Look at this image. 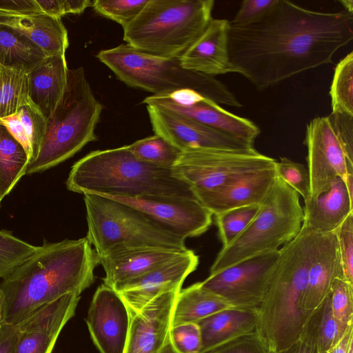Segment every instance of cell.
<instances>
[{
	"label": "cell",
	"mask_w": 353,
	"mask_h": 353,
	"mask_svg": "<svg viewBox=\"0 0 353 353\" xmlns=\"http://www.w3.org/2000/svg\"><path fill=\"white\" fill-rule=\"evenodd\" d=\"M353 39V14L321 12L278 0L259 20L228 30L234 72L262 90L332 62Z\"/></svg>",
	"instance_id": "1"
},
{
	"label": "cell",
	"mask_w": 353,
	"mask_h": 353,
	"mask_svg": "<svg viewBox=\"0 0 353 353\" xmlns=\"http://www.w3.org/2000/svg\"><path fill=\"white\" fill-rule=\"evenodd\" d=\"M99 256L86 239L46 242L0 284L1 322L17 326L41 305L81 293L94 280Z\"/></svg>",
	"instance_id": "2"
},
{
	"label": "cell",
	"mask_w": 353,
	"mask_h": 353,
	"mask_svg": "<svg viewBox=\"0 0 353 353\" xmlns=\"http://www.w3.org/2000/svg\"><path fill=\"white\" fill-rule=\"evenodd\" d=\"M321 234L303 223L296 236L279 249L274 274L257 309L256 332L270 350L285 349L299 339L310 314L301 301Z\"/></svg>",
	"instance_id": "3"
},
{
	"label": "cell",
	"mask_w": 353,
	"mask_h": 353,
	"mask_svg": "<svg viewBox=\"0 0 353 353\" xmlns=\"http://www.w3.org/2000/svg\"><path fill=\"white\" fill-rule=\"evenodd\" d=\"M66 186L74 192L107 197H194L172 168L144 162L127 145L95 150L84 156L72 166Z\"/></svg>",
	"instance_id": "4"
},
{
	"label": "cell",
	"mask_w": 353,
	"mask_h": 353,
	"mask_svg": "<svg viewBox=\"0 0 353 353\" xmlns=\"http://www.w3.org/2000/svg\"><path fill=\"white\" fill-rule=\"evenodd\" d=\"M96 57L128 86L152 95L193 90L219 105L243 106L224 83L214 77L183 68L179 57L148 54L126 43L102 50Z\"/></svg>",
	"instance_id": "5"
},
{
	"label": "cell",
	"mask_w": 353,
	"mask_h": 353,
	"mask_svg": "<svg viewBox=\"0 0 353 353\" xmlns=\"http://www.w3.org/2000/svg\"><path fill=\"white\" fill-rule=\"evenodd\" d=\"M103 108L93 94L83 68L69 70L63 95L47 119L40 151L28 164L26 174L51 168L97 141L94 131Z\"/></svg>",
	"instance_id": "6"
},
{
	"label": "cell",
	"mask_w": 353,
	"mask_h": 353,
	"mask_svg": "<svg viewBox=\"0 0 353 353\" xmlns=\"http://www.w3.org/2000/svg\"><path fill=\"white\" fill-rule=\"evenodd\" d=\"M213 0H148L123 28L126 44L143 52L180 57L212 19Z\"/></svg>",
	"instance_id": "7"
},
{
	"label": "cell",
	"mask_w": 353,
	"mask_h": 353,
	"mask_svg": "<svg viewBox=\"0 0 353 353\" xmlns=\"http://www.w3.org/2000/svg\"><path fill=\"white\" fill-rule=\"evenodd\" d=\"M86 239L98 256L126 248H162L184 252L185 239L139 209L101 195L85 194Z\"/></svg>",
	"instance_id": "8"
},
{
	"label": "cell",
	"mask_w": 353,
	"mask_h": 353,
	"mask_svg": "<svg viewBox=\"0 0 353 353\" xmlns=\"http://www.w3.org/2000/svg\"><path fill=\"white\" fill-rule=\"evenodd\" d=\"M303 217L300 196L277 176L256 215L232 243L221 248L210 274L250 257L279 250L281 245L296 236Z\"/></svg>",
	"instance_id": "9"
},
{
	"label": "cell",
	"mask_w": 353,
	"mask_h": 353,
	"mask_svg": "<svg viewBox=\"0 0 353 353\" xmlns=\"http://www.w3.org/2000/svg\"><path fill=\"white\" fill-rule=\"evenodd\" d=\"M303 143L310 197L327 191L334 181L345 179L347 165L353 164V117L331 112L307 124Z\"/></svg>",
	"instance_id": "10"
},
{
	"label": "cell",
	"mask_w": 353,
	"mask_h": 353,
	"mask_svg": "<svg viewBox=\"0 0 353 353\" xmlns=\"http://www.w3.org/2000/svg\"><path fill=\"white\" fill-rule=\"evenodd\" d=\"M276 163L254 148L192 149L181 152L172 168L199 201L248 174L273 167Z\"/></svg>",
	"instance_id": "11"
},
{
	"label": "cell",
	"mask_w": 353,
	"mask_h": 353,
	"mask_svg": "<svg viewBox=\"0 0 353 353\" xmlns=\"http://www.w3.org/2000/svg\"><path fill=\"white\" fill-rule=\"evenodd\" d=\"M279 256V250L241 261L200 282L203 288L232 307L256 310L267 291Z\"/></svg>",
	"instance_id": "12"
},
{
	"label": "cell",
	"mask_w": 353,
	"mask_h": 353,
	"mask_svg": "<svg viewBox=\"0 0 353 353\" xmlns=\"http://www.w3.org/2000/svg\"><path fill=\"white\" fill-rule=\"evenodd\" d=\"M142 103L181 114L252 146L261 132L253 121L227 111L215 101L193 90L151 95L145 97Z\"/></svg>",
	"instance_id": "13"
},
{
	"label": "cell",
	"mask_w": 353,
	"mask_h": 353,
	"mask_svg": "<svg viewBox=\"0 0 353 353\" xmlns=\"http://www.w3.org/2000/svg\"><path fill=\"white\" fill-rule=\"evenodd\" d=\"M156 135L184 152L192 149L244 150L252 148L230 135L168 109L146 105Z\"/></svg>",
	"instance_id": "14"
},
{
	"label": "cell",
	"mask_w": 353,
	"mask_h": 353,
	"mask_svg": "<svg viewBox=\"0 0 353 353\" xmlns=\"http://www.w3.org/2000/svg\"><path fill=\"white\" fill-rule=\"evenodd\" d=\"M109 198L139 209L171 232L185 239L205 233L212 223V213L195 197L145 196Z\"/></svg>",
	"instance_id": "15"
},
{
	"label": "cell",
	"mask_w": 353,
	"mask_h": 353,
	"mask_svg": "<svg viewBox=\"0 0 353 353\" xmlns=\"http://www.w3.org/2000/svg\"><path fill=\"white\" fill-rule=\"evenodd\" d=\"M199 256L188 249L165 264L119 286L120 295L133 315L154 299L170 292L179 293L187 276L199 265Z\"/></svg>",
	"instance_id": "16"
},
{
	"label": "cell",
	"mask_w": 353,
	"mask_h": 353,
	"mask_svg": "<svg viewBox=\"0 0 353 353\" xmlns=\"http://www.w3.org/2000/svg\"><path fill=\"white\" fill-rule=\"evenodd\" d=\"M131 321L125 303L112 288L103 283L91 301L86 323L100 353H124Z\"/></svg>",
	"instance_id": "17"
},
{
	"label": "cell",
	"mask_w": 353,
	"mask_h": 353,
	"mask_svg": "<svg viewBox=\"0 0 353 353\" xmlns=\"http://www.w3.org/2000/svg\"><path fill=\"white\" fill-rule=\"evenodd\" d=\"M179 293L160 296L131 315L124 353H159L169 337L173 307Z\"/></svg>",
	"instance_id": "18"
},
{
	"label": "cell",
	"mask_w": 353,
	"mask_h": 353,
	"mask_svg": "<svg viewBox=\"0 0 353 353\" xmlns=\"http://www.w3.org/2000/svg\"><path fill=\"white\" fill-rule=\"evenodd\" d=\"M230 21L212 19L207 27L179 57L181 66L208 76L234 72L228 50Z\"/></svg>",
	"instance_id": "19"
},
{
	"label": "cell",
	"mask_w": 353,
	"mask_h": 353,
	"mask_svg": "<svg viewBox=\"0 0 353 353\" xmlns=\"http://www.w3.org/2000/svg\"><path fill=\"white\" fill-rule=\"evenodd\" d=\"M182 252L155 247L126 248L109 252L99 256V264L105 273L103 283L114 290L165 264Z\"/></svg>",
	"instance_id": "20"
},
{
	"label": "cell",
	"mask_w": 353,
	"mask_h": 353,
	"mask_svg": "<svg viewBox=\"0 0 353 353\" xmlns=\"http://www.w3.org/2000/svg\"><path fill=\"white\" fill-rule=\"evenodd\" d=\"M336 279H344L338 242L334 232L321 234L312 258L301 305L314 310L330 293Z\"/></svg>",
	"instance_id": "21"
},
{
	"label": "cell",
	"mask_w": 353,
	"mask_h": 353,
	"mask_svg": "<svg viewBox=\"0 0 353 353\" xmlns=\"http://www.w3.org/2000/svg\"><path fill=\"white\" fill-rule=\"evenodd\" d=\"M275 165L248 174L199 201L213 215L236 208L260 205L277 178Z\"/></svg>",
	"instance_id": "22"
},
{
	"label": "cell",
	"mask_w": 353,
	"mask_h": 353,
	"mask_svg": "<svg viewBox=\"0 0 353 353\" xmlns=\"http://www.w3.org/2000/svg\"><path fill=\"white\" fill-rule=\"evenodd\" d=\"M0 25L30 39L47 57L65 53L69 46L68 30L61 19L44 13L0 12Z\"/></svg>",
	"instance_id": "23"
},
{
	"label": "cell",
	"mask_w": 353,
	"mask_h": 353,
	"mask_svg": "<svg viewBox=\"0 0 353 353\" xmlns=\"http://www.w3.org/2000/svg\"><path fill=\"white\" fill-rule=\"evenodd\" d=\"M303 223L313 231L321 233L334 232L353 212L344 181L336 178L331 187L316 197L304 200Z\"/></svg>",
	"instance_id": "24"
},
{
	"label": "cell",
	"mask_w": 353,
	"mask_h": 353,
	"mask_svg": "<svg viewBox=\"0 0 353 353\" xmlns=\"http://www.w3.org/2000/svg\"><path fill=\"white\" fill-rule=\"evenodd\" d=\"M65 54L47 57L28 73L29 98L46 119L56 108L67 83L69 69Z\"/></svg>",
	"instance_id": "25"
},
{
	"label": "cell",
	"mask_w": 353,
	"mask_h": 353,
	"mask_svg": "<svg viewBox=\"0 0 353 353\" xmlns=\"http://www.w3.org/2000/svg\"><path fill=\"white\" fill-rule=\"evenodd\" d=\"M201 334L200 352L242 335L256 332V310L231 307L196 323Z\"/></svg>",
	"instance_id": "26"
},
{
	"label": "cell",
	"mask_w": 353,
	"mask_h": 353,
	"mask_svg": "<svg viewBox=\"0 0 353 353\" xmlns=\"http://www.w3.org/2000/svg\"><path fill=\"white\" fill-rule=\"evenodd\" d=\"M351 325L345 326L334 317L329 294L307 316L299 340L317 353L325 352L341 341Z\"/></svg>",
	"instance_id": "27"
},
{
	"label": "cell",
	"mask_w": 353,
	"mask_h": 353,
	"mask_svg": "<svg viewBox=\"0 0 353 353\" xmlns=\"http://www.w3.org/2000/svg\"><path fill=\"white\" fill-rule=\"evenodd\" d=\"M232 307L221 296L210 292L200 282L181 290L173 307L171 327L196 323L214 313Z\"/></svg>",
	"instance_id": "28"
},
{
	"label": "cell",
	"mask_w": 353,
	"mask_h": 353,
	"mask_svg": "<svg viewBox=\"0 0 353 353\" xmlns=\"http://www.w3.org/2000/svg\"><path fill=\"white\" fill-rule=\"evenodd\" d=\"M0 123L24 147L30 157L29 163L34 160L40 151L47 124V119L39 109L30 101L14 114L0 119Z\"/></svg>",
	"instance_id": "29"
},
{
	"label": "cell",
	"mask_w": 353,
	"mask_h": 353,
	"mask_svg": "<svg viewBox=\"0 0 353 353\" xmlns=\"http://www.w3.org/2000/svg\"><path fill=\"white\" fill-rule=\"evenodd\" d=\"M80 299L78 293H68L48 302L32 312L17 326L20 332H39L59 336L74 315Z\"/></svg>",
	"instance_id": "30"
},
{
	"label": "cell",
	"mask_w": 353,
	"mask_h": 353,
	"mask_svg": "<svg viewBox=\"0 0 353 353\" xmlns=\"http://www.w3.org/2000/svg\"><path fill=\"white\" fill-rule=\"evenodd\" d=\"M47 56L28 38L0 25V64L28 73L42 63Z\"/></svg>",
	"instance_id": "31"
},
{
	"label": "cell",
	"mask_w": 353,
	"mask_h": 353,
	"mask_svg": "<svg viewBox=\"0 0 353 353\" xmlns=\"http://www.w3.org/2000/svg\"><path fill=\"white\" fill-rule=\"evenodd\" d=\"M29 162L24 147L0 123V202L26 174Z\"/></svg>",
	"instance_id": "32"
},
{
	"label": "cell",
	"mask_w": 353,
	"mask_h": 353,
	"mask_svg": "<svg viewBox=\"0 0 353 353\" xmlns=\"http://www.w3.org/2000/svg\"><path fill=\"white\" fill-rule=\"evenodd\" d=\"M30 101L28 72L0 64V119L14 114Z\"/></svg>",
	"instance_id": "33"
},
{
	"label": "cell",
	"mask_w": 353,
	"mask_h": 353,
	"mask_svg": "<svg viewBox=\"0 0 353 353\" xmlns=\"http://www.w3.org/2000/svg\"><path fill=\"white\" fill-rule=\"evenodd\" d=\"M332 112L353 117V52L339 61L330 88Z\"/></svg>",
	"instance_id": "34"
},
{
	"label": "cell",
	"mask_w": 353,
	"mask_h": 353,
	"mask_svg": "<svg viewBox=\"0 0 353 353\" xmlns=\"http://www.w3.org/2000/svg\"><path fill=\"white\" fill-rule=\"evenodd\" d=\"M127 148L139 159L164 168H172L181 154L179 150L156 134L138 140Z\"/></svg>",
	"instance_id": "35"
},
{
	"label": "cell",
	"mask_w": 353,
	"mask_h": 353,
	"mask_svg": "<svg viewBox=\"0 0 353 353\" xmlns=\"http://www.w3.org/2000/svg\"><path fill=\"white\" fill-rule=\"evenodd\" d=\"M259 209L258 205H248L214 214L222 248L232 243L245 230Z\"/></svg>",
	"instance_id": "36"
},
{
	"label": "cell",
	"mask_w": 353,
	"mask_h": 353,
	"mask_svg": "<svg viewBox=\"0 0 353 353\" xmlns=\"http://www.w3.org/2000/svg\"><path fill=\"white\" fill-rule=\"evenodd\" d=\"M40 246H36L0 230V278L3 279L31 257Z\"/></svg>",
	"instance_id": "37"
},
{
	"label": "cell",
	"mask_w": 353,
	"mask_h": 353,
	"mask_svg": "<svg viewBox=\"0 0 353 353\" xmlns=\"http://www.w3.org/2000/svg\"><path fill=\"white\" fill-rule=\"evenodd\" d=\"M148 0H94L92 6L99 15L111 19L123 28L132 21Z\"/></svg>",
	"instance_id": "38"
},
{
	"label": "cell",
	"mask_w": 353,
	"mask_h": 353,
	"mask_svg": "<svg viewBox=\"0 0 353 353\" xmlns=\"http://www.w3.org/2000/svg\"><path fill=\"white\" fill-rule=\"evenodd\" d=\"M334 317L345 326L353 324V285L344 279H336L330 293Z\"/></svg>",
	"instance_id": "39"
},
{
	"label": "cell",
	"mask_w": 353,
	"mask_h": 353,
	"mask_svg": "<svg viewBox=\"0 0 353 353\" xmlns=\"http://www.w3.org/2000/svg\"><path fill=\"white\" fill-rule=\"evenodd\" d=\"M275 170L278 177L294 190L303 199L310 196V182L307 168L287 157L276 161Z\"/></svg>",
	"instance_id": "40"
},
{
	"label": "cell",
	"mask_w": 353,
	"mask_h": 353,
	"mask_svg": "<svg viewBox=\"0 0 353 353\" xmlns=\"http://www.w3.org/2000/svg\"><path fill=\"white\" fill-rule=\"evenodd\" d=\"M334 232L338 242L344 279L353 285V212Z\"/></svg>",
	"instance_id": "41"
},
{
	"label": "cell",
	"mask_w": 353,
	"mask_h": 353,
	"mask_svg": "<svg viewBox=\"0 0 353 353\" xmlns=\"http://www.w3.org/2000/svg\"><path fill=\"white\" fill-rule=\"evenodd\" d=\"M169 336L178 353L200 352L201 334L196 323H187L171 327Z\"/></svg>",
	"instance_id": "42"
},
{
	"label": "cell",
	"mask_w": 353,
	"mask_h": 353,
	"mask_svg": "<svg viewBox=\"0 0 353 353\" xmlns=\"http://www.w3.org/2000/svg\"><path fill=\"white\" fill-rule=\"evenodd\" d=\"M265 341L254 332L242 335L201 353H267Z\"/></svg>",
	"instance_id": "43"
},
{
	"label": "cell",
	"mask_w": 353,
	"mask_h": 353,
	"mask_svg": "<svg viewBox=\"0 0 353 353\" xmlns=\"http://www.w3.org/2000/svg\"><path fill=\"white\" fill-rule=\"evenodd\" d=\"M57 338L39 332H20L13 353H52Z\"/></svg>",
	"instance_id": "44"
},
{
	"label": "cell",
	"mask_w": 353,
	"mask_h": 353,
	"mask_svg": "<svg viewBox=\"0 0 353 353\" xmlns=\"http://www.w3.org/2000/svg\"><path fill=\"white\" fill-rule=\"evenodd\" d=\"M278 0H244L230 24L245 26L252 23L267 14Z\"/></svg>",
	"instance_id": "45"
},
{
	"label": "cell",
	"mask_w": 353,
	"mask_h": 353,
	"mask_svg": "<svg viewBox=\"0 0 353 353\" xmlns=\"http://www.w3.org/2000/svg\"><path fill=\"white\" fill-rule=\"evenodd\" d=\"M0 12L7 13H42L36 0H0Z\"/></svg>",
	"instance_id": "46"
},
{
	"label": "cell",
	"mask_w": 353,
	"mask_h": 353,
	"mask_svg": "<svg viewBox=\"0 0 353 353\" xmlns=\"http://www.w3.org/2000/svg\"><path fill=\"white\" fill-rule=\"evenodd\" d=\"M20 332L17 326L0 323V353H13Z\"/></svg>",
	"instance_id": "47"
},
{
	"label": "cell",
	"mask_w": 353,
	"mask_h": 353,
	"mask_svg": "<svg viewBox=\"0 0 353 353\" xmlns=\"http://www.w3.org/2000/svg\"><path fill=\"white\" fill-rule=\"evenodd\" d=\"M42 13L61 18L65 15L63 0H36Z\"/></svg>",
	"instance_id": "48"
},
{
	"label": "cell",
	"mask_w": 353,
	"mask_h": 353,
	"mask_svg": "<svg viewBox=\"0 0 353 353\" xmlns=\"http://www.w3.org/2000/svg\"><path fill=\"white\" fill-rule=\"evenodd\" d=\"M92 3L90 0H63L65 14H81L86 8L92 6Z\"/></svg>",
	"instance_id": "49"
},
{
	"label": "cell",
	"mask_w": 353,
	"mask_h": 353,
	"mask_svg": "<svg viewBox=\"0 0 353 353\" xmlns=\"http://www.w3.org/2000/svg\"><path fill=\"white\" fill-rule=\"evenodd\" d=\"M267 353H317L316 350L307 345L300 340H298L290 346L279 350H268Z\"/></svg>",
	"instance_id": "50"
},
{
	"label": "cell",
	"mask_w": 353,
	"mask_h": 353,
	"mask_svg": "<svg viewBox=\"0 0 353 353\" xmlns=\"http://www.w3.org/2000/svg\"><path fill=\"white\" fill-rule=\"evenodd\" d=\"M352 343H353V325L348 328L341 341L334 348L323 353H347Z\"/></svg>",
	"instance_id": "51"
},
{
	"label": "cell",
	"mask_w": 353,
	"mask_h": 353,
	"mask_svg": "<svg viewBox=\"0 0 353 353\" xmlns=\"http://www.w3.org/2000/svg\"><path fill=\"white\" fill-rule=\"evenodd\" d=\"M159 353H178L174 348L170 341V336Z\"/></svg>",
	"instance_id": "52"
},
{
	"label": "cell",
	"mask_w": 353,
	"mask_h": 353,
	"mask_svg": "<svg viewBox=\"0 0 353 353\" xmlns=\"http://www.w3.org/2000/svg\"><path fill=\"white\" fill-rule=\"evenodd\" d=\"M344 8V10L349 13L353 14V1L352 0H341L339 1Z\"/></svg>",
	"instance_id": "53"
},
{
	"label": "cell",
	"mask_w": 353,
	"mask_h": 353,
	"mask_svg": "<svg viewBox=\"0 0 353 353\" xmlns=\"http://www.w3.org/2000/svg\"><path fill=\"white\" fill-rule=\"evenodd\" d=\"M347 353H353V343L350 344Z\"/></svg>",
	"instance_id": "54"
},
{
	"label": "cell",
	"mask_w": 353,
	"mask_h": 353,
	"mask_svg": "<svg viewBox=\"0 0 353 353\" xmlns=\"http://www.w3.org/2000/svg\"><path fill=\"white\" fill-rule=\"evenodd\" d=\"M0 205H1V202H0Z\"/></svg>",
	"instance_id": "55"
},
{
	"label": "cell",
	"mask_w": 353,
	"mask_h": 353,
	"mask_svg": "<svg viewBox=\"0 0 353 353\" xmlns=\"http://www.w3.org/2000/svg\"><path fill=\"white\" fill-rule=\"evenodd\" d=\"M1 323V322H0Z\"/></svg>",
	"instance_id": "56"
}]
</instances>
